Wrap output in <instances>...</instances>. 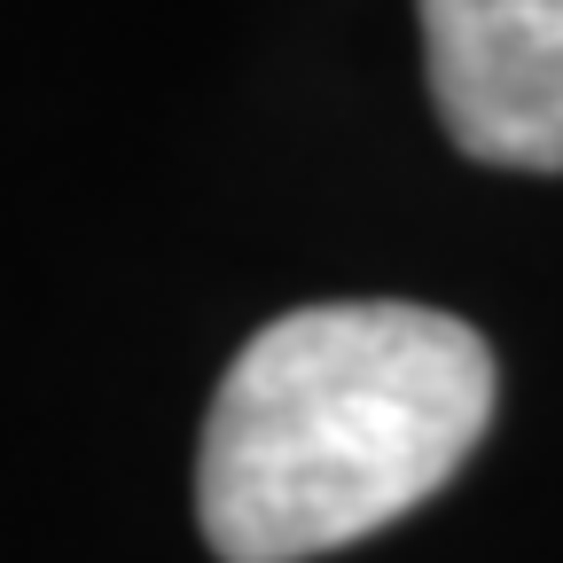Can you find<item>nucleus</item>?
<instances>
[{"instance_id": "nucleus-1", "label": "nucleus", "mask_w": 563, "mask_h": 563, "mask_svg": "<svg viewBox=\"0 0 563 563\" xmlns=\"http://www.w3.org/2000/svg\"><path fill=\"white\" fill-rule=\"evenodd\" d=\"M493 352L470 321L336 298L266 321L211 391L196 517L220 563H306L422 509L493 422Z\"/></svg>"}, {"instance_id": "nucleus-2", "label": "nucleus", "mask_w": 563, "mask_h": 563, "mask_svg": "<svg viewBox=\"0 0 563 563\" xmlns=\"http://www.w3.org/2000/svg\"><path fill=\"white\" fill-rule=\"evenodd\" d=\"M422 70L454 150L563 173V0H415Z\"/></svg>"}]
</instances>
